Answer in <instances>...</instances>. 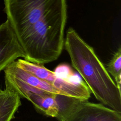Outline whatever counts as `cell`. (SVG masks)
<instances>
[{
  "label": "cell",
  "instance_id": "cell-1",
  "mask_svg": "<svg viewBox=\"0 0 121 121\" xmlns=\"http://www.w3.org/2000/svg\"><path fill=\"white\" fill-rule=\"evenodd\" d=\"M4 11L28 61L56 60L64 44L66 0H4Z\"/></svg>",
  "mask_w": 121,
  "mask_h": 121
},
{
  "label": "cell",
  "instance_id": "cell-2",
  "mask_svg": "<svg viewBox=\"0 0 121 121\" xmlns=\"http://www.w3.org/2000/svg\"><path fill=\"white\" fill-rule=\"evenodd\" d=\"M65 49L78 71L95 98L103 104L121 113V91L96 55L74 29L69 28L64 40Z\"/></svg>",
  "mask_w": 121,
  "mask_h": 121
},
{
  "label": "cell",
  "instance_id": "cell-3",
  "mask_svg": "<svg viewBox=\"0 0 121 121\" xmlns=\"http://www.w3.org/2000/svg\"><path fill=\"white\" fill-rule=\"evenodd\" d=\"M16 63L20 68L49 83L66 95L85 100H88L90 96L91 92L84 82L75 83L68 81L59 77L54 71L47 69L43 65L32 63L25 59H17Z\"/></svg>",
  "mask_w": 121,
  "mask_h": 121
},
{
  "label": "cell",
  "instance_id": "cell-4",
  "mask_svg": "<svg viewBox=\"0 0 121 121\" xmlns=\"http://www.w3.org/2000/svg\"><path fill=\"white\" fill-rule=\"evenodd\" d=\"M63 121H121V113L103 104L80 99Z\"/></svg>",
  "mask_w": 121,
  "mask_h": 121
},
{
  "label": "cell",
  "instance_id": "cell-5",
  "mask_svg": "<svg viewBox=\"0 0 121 121\" xmlns=\"http://www.w3.org/2000/svg\"><path fill=\"white\" fill-rule=\"evenodd\" d=\"M20 57L25 54L7 20L0 25V72Z\"/></svg>",
  "mask_w": 121,
  "mask_h": 121
},
{
  "label": "cell",
  "instance_id": "cell-6",
  "mask_svg": "<svg viewBox=\"0 0 121 121\" xmlns=\"http://www.w3.org/2000/svg\"><path fill=\"white\" fill-rule=\"evenodd\" d=\"M20 97L7 89L0 92V121H11L21 105Z\"/></svg>",
  "mask_w": 121,
  "mask_h": 121
},
{
  "label": "cell",
  "instance_id": "cell-7",
  "mask_svg": "<svg viewBox=\"0 0 121 121\" xmlns=\"http://www.w3.org/2000/svg\"><path fill=\"white\" fill-rule=\"evenodd\" d=\"M55 99L58 110L56 118L60 121H63L72 108L80 99L75 97L57 94H55Z\"/></svg>",
  "mask_w": 121,
  "mask_h": 121
},
{
  "label": "cell",
  "instance_id": "cell-8",
  "mask_svg": "<svg viewBox=\"0 0 121 121\" xmlns=\"http://www.w3.org/2000/svg\"><path fill=\"white\" fill-rule=\"evenodd\" d=\"M114 78L115 84L121 89V48L120 47L108 62L106 68Z\"/></svg>",
  "mask_w": 121,
  "mask_h": 121
},
{
  "label": "cell",
  "instance_id": "cell-9",
  "mask_svg": "<svg viewBox=\"0 0 121 121\" xmlns=\"http://www.w3.org/2000/svg\"><path fill=\"white\" fill-rule=\"evenodd\" d=\"M54 72L57 76L68 81L75 83L84 82L80 76L75 73L71 67L67 64L62 63L58 65Z\"/></svg>",
  "mask_w": 121,
  "mask_h": 121
},
{
  "label": "cell",
  "instance_id": "cell-10",
  "mask_svg": "<svg viewBox=\"0 0 121 121\" xmlns=\"http://www.w3.org/2000/svg\"><path fill=\"white\" fill-rule=\"evenodd\" d=\"M1 89H0V91H1Z\"/></svg>",
  "mask_w": 121,
  "mask_h": 121
}]
</instances>
